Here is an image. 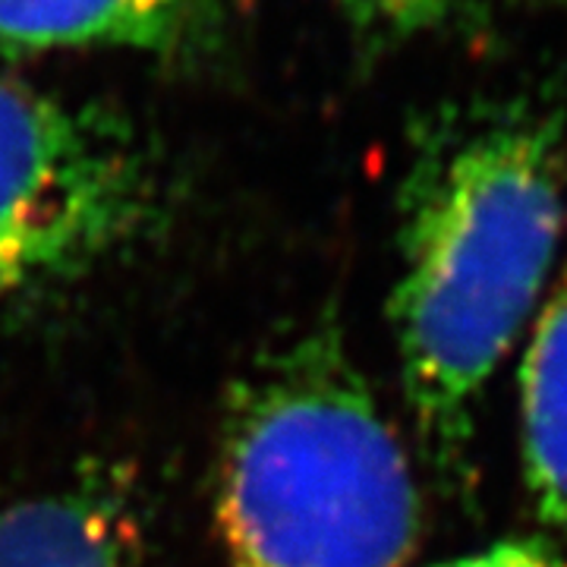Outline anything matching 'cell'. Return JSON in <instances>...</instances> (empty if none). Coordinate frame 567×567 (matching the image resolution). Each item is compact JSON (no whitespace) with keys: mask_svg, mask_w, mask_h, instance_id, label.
I'll return each instance as SVG.
<instances>
[{"mask_svg":"<svg viewBox=\"0 0 567 567\" xmlns=\"http://www.w3.org/2000/svg\"><path fill=\"white\" fill-rule=\"evenodd\" d=\"M565 199L567 104L551 85L447 102L413 140L391 324L416 447L445 495L473 486L483 401L558 271Z\"/></svg>","mask_w":567,"mask_h":567,"instance_id":"cell-1","label":"cell"},{"mask_svg":"<svg viewBox=\"0 0 567 567\" xmlns=\"http://www.w3.org/2000/svg\"><path fill=\"white\" fill-rule=\"evenodd\" d=\"M215 520L230 567L410 565L416 473L331 322L271 347L230 391Z\"/></svg>","mask_w":567,"mask_h":567,"instance_id":"cell-2","label":"cell"},{"mask_svg":"<svg viewBox=\"0 0 567 567\" xmlns=\"http://www.w3.org/2000/svg\"><path fill=\"white\" fill-rule=\"evenodd\" d=\"M158 203L152 148L121 114L0 80V316L121 252Z\"/></svg>","mask_w":567,"mask_h":567,"instance_id":"cell-3","label":"cell"},{"mask_svg":"<svg viewBox=\"0 0 567 567\" xmlns=\"http://www.w3.org/2000/svg\"><path fill=\"white\" fill-rule=\"evenodd\" d=\"M0 567H142L133 488L111 466L0 507Z\"/></svg>","mask_w":567,"mask_h":567,"instance_id":"cell-4","label":"cell"},{"mask_svg":"<svg viewBox=\"0 0 567 567\" xmlns=\"http://www.w3.org/2000/svg\"><path fill=\"white\" fill-rule=\"evenodd\" d=\"M218 22V0H0V48L183 54Z\"/></svg>","mask_w":567,"mask_h":567,"instance_id":"cell-5","label":"cell"},{"mask_svg":"<svg viewBox=\"0 0 567 567\" xmlns=\"http://www.w3.org/2000/svg\"><path fill=\"white\" fill-rule=\"evenodd\" d=\"M520 454L548 551L567 567V256L548 284L520 363Z\"/></svg>","mask_w":567,"mask_h":567,"instance_id":"cell-6","label":"cell"},{"mask_svg":"<svg viewBox=\"0 0 567 567\" xmlns=\"http://www.w3.org/2000/svg\"><path fill=\"white\" fill-rule=\"evenodd\" d=\"M524 0H334L353 39L372 54L420 39L486 35Z\"/></svg>","mask_w":567,"mask_h":567,"instance_id":"cell-7","label":"cell"},{"mask_svg":"<svg viewBox=\"0 0 567 567\" xmlns=\"http://www.w3.org/2000/svg\"><path fill=\"white\" fill-rule=\"evenodd\" d=\"M447 567H565L548 548L533 546H502L488 555H480L473 561H461V565Z\"/></svg>","mask_w":567,"mask_h":567,"instance_id":"cell-8","label":"cell"}]
</instances>
